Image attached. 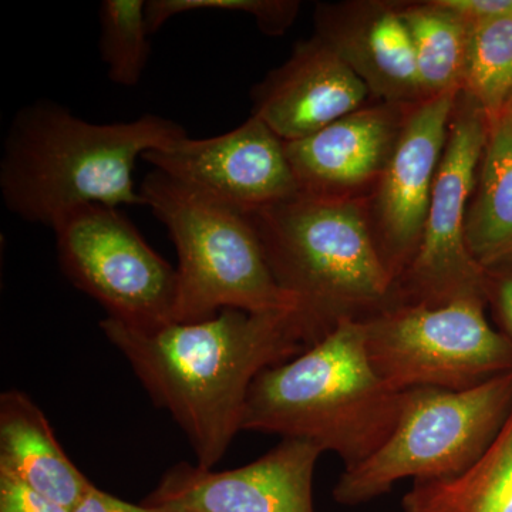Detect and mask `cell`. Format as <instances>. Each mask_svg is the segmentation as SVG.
<instances>
[{
	"label": "cell",
	"instance_id": "1",
	"mask_svg": "<svg viewBox=\"0 0 512 512\" xmlns=\"http://www.w3.org/2000/svg\"><path fill=\"white\" fill-rule=\"evenodd\" d=\"M100 328L151 400L183 430L202 468L214 467L242 431L256 377L316 343L298 311L224 309L198 322L154 329L106 318Z\"/></svg>",
	"mask_w": 512,
	"mask_h": 512
},
{
	"label": "cell",
	"instance_id": "2",
	"mask_svg": "<svg viewBox=\"0 0 512 512\" xmlns=\"http://www.w3.org/2000/svg\"><path fill=\"white\" fill-rule=\"evenodd\" d=\"M187 136L156 114L97 124L56 101L36 100L16 113L3 143V202L23 221L49 228L84 205H144L134 183L136 161Z\"/></svg>",
	"mask_w": 512,
	"mask_h": 512
},
{
	"label": "cell",
	"instance_id": "3",
	"mask_svg": "<svg viewBox=\"0 0 512 512\" xmlns=\"http://www.w3.org/2000/svg\"><path fill=\"white\" fill-rule=\"evenodd\" d=\"M403 397L370 362L362 320L343 319L301 355L256 377L242 431L309 441L350 470L390 439Z\"/></svg>",
	"mask_w": 512,
	"mask_h": 512
},
{
	"label": "cell",
	"instance_id": "4",
	"mask_svg": "<svg viewBox=\"0 0 512 512\" xmlns=\"http://www.w3.org/2000/svg\"><path fill=\"white\" fill-rule=\"evenodd\" d=\"M248 217L272 274L298 299L316 340L340 320H360L363 309L386 308L394 279L355 204L299 192Z\"/></svg>",
	"mask_w": 512,
	"mask_h": 512
},
{
	"label": "cell",
	"instance_id": "5",
	"mask_svg": "<svg viewBox=\"0 0 512 512\" xmlns=\"http://www.w3.org/2000/svg\"><path fill=\"white\" fill-rule=\"evenodd\" d=\"M138 190L177 251L174 323L198 322L224 309L299 311L298 299L272 274L248 215L158 170L148 173Z\"/></svg>",
	"mask_w": 512,
	"mask_h": 512
},
{
	"label": "cell",
	"instance_id": "6",
	"mask_svg": "<svg viewBox=\"0 0 512 512\" xmlns=\"http://www.w3.org/2000/svg\"><path fill=\"white\" fill-rule=\"evenodd\" d=\"M511 412L512 370L466 390H407L390 439L359 466L343 470L333 498L365 504L406 478L416 483L456 476L483 456Z\"/></svg>",
	"mask_w": 512,
	"mask_h": 512
},
{
	"label": "cell",
	"instance_id": "7",
	"mask_svg": "<svg viewBox=\"0 0 512 512\" xmlns=\"http://www.w3.org/2000/svg\"><path fill=\"white\" fill-rule=\"evenodd\" d=\"M481 299L390 305L363 319L370 362L397 392L466 390L512 370V342Z\"/></svg>",
	"mask_w": 512,
	"mask_h": 512
},
{
	"label": "cell",
	"instance_id": "8",
	"mask_svg": "<svg viewBox=\"0 0 512 512\" xmlns=\"http://www.w3.org/2000/svg\"><path fill=\"white\" fill-rule=\"evenodd\" d=\"M59 262L107 318L136 329L174 323L177 272L120 208L84 205L53 224Z\"/></svg>",
	"mask_w": 512,
	"mask_h": 512
},
{
	"label": "cell",
	"instance_id": "9",
	"mask_svg": "<svg viewBox=\"0 0 512 512\" xmlns=\"http://www.w3.org/2000/svg\"><path fill=\"white\" fill-rule=\"evenodd\" d=\"M487 134V117L466 96L450 124L419 247L403 272L402 281L413 298L406 305L488 302L491 274L473 258L466 242L467 204Z\"/></svg>",
	"mask_w": 512,
	"mask_h": 512
},
{
	"label": "cell",
	"instance_id": "10",
	"mask_svg": "<svg viewBox=\"0 0 512 512\" xmlns=\"http://www.w3.org/2000/svg\"><path fill=\"white\" fill-rule=\"evenodd\" d=\"M143 160L185 187L245 215L301 192L285 141L255 116L221 136H187L173 146L148 151Z\"/></svg>",
	"mask_w": 512,
	"mask_h": 512
},
{
	"label": "cell",
	"instance_id": "11",
	"mask_svg": "<svg viewBox=\"0 0 512 512\" xmlns=\"http://www.w3.org/2000/svg\"><path fill=\"white\" fill-rule=\"evenodd\" d=\"M322 453L309 441L282 439L234 470L175 464L143 505L157 512H315L313 476Z\"/></svg>",
	"mask_w": 512,
	"mask_h": 512
},
{
	"label": "cell",
	"instance_id": "12",
	"mask_svg": "<svg viewBox=\"0 0 512 512\" xmlns=\"http://www.w3.org/2000/svg\"><path fill=\"white\" fill-rule=\"evenodd\" d=\"M458 92L424 100L407 120L384 167L379 207L387 251L384 264L394 281L419 247Z\"/></svg>",
	"mask_w": 512,
	"mask_h": 512
},
{
	"label": "cell",
	"instance_id": "13",
	"mask_svg": "<svg viewBox=\"0 0 512 512\" xmlns=\"http://www.w3.org/2000/svg\"><path fill=\"white\" fill-rule=\"evenodd\" d=\"M369 87L322 37L296 47L291 59L255 87L254 113L285 143L318 133L355 113Z\"/></svg>",
	"mask_w": 512,
	"mask_h": 512
},
{
	"label": "cell",
	"instance_id": "14",
	"mask_svg": "<svg viewBox=\"0 0 512 512\" xmlns=\"http://www.w3.org/2000/svg\"><path fill=\"white\" fill-rule=\"evenodd\" d=\"M392 120L382 110L355 111L312 136L285 143L303 194L362 184L386 167Z\"/></svg>",
	"mask_w": 512,
	"mask_h": 512
},
{
	"label": "cell",
	"instance_id": "15",
	"mask_svg": "<svg viewBox=\"0 0 512 512\" xmlns=\"http://www.w3.org/2000/svg\"><path fill=\"white\" fill-rule=\"evenodd\" d=\"M0 473L69 510L93 485L64 453L42 409L20 390L0 396Z\"/></svg>",
	"mask_w": 512,
	"mask_h": 512
},
{
	"label": "cell",
	"instance_id": "16",
	"mask_svg": "<svg viewBox=\"0 0 512 512\" xmlns=\"http://www.w3.org/2000/svg\"><path fill=\"white\" fill-rule=\"evenodd\" d=\"M320 36L352 67L369 90L389 100L423 96L416 53L402 13L376 9L355 22L323 10Z\"/></svg>",
	"mask_w": 512,
	"mask_h": 512
},
{
	"label": "cell",
	"instance_id": "17",
	"mask_svg": "<svg viewBox=\"0 0 512 512\" xmlns=\"http://www.w3.org/2000/svg\"><path fill=\"white\" fill-rule=\"evenodd\" d=\"M488 120L480 180L466 218L471 255L488 272L512 269V103Z\"/></svg>",
	"mask_w": 512,
	"mask_h": 512
},
{
	"label": "cell",
	"instance_id": "18",
	"mask_svg": "<svg viewBox=\"0 0 512 512\" xmlns=\"http://www.w3.org/2000/svg\"><path fill=\"white\" fill-rule=\"evenodd\" d=\"M403 512H512V412L476 463L453 477L416 481Z\"/></svg>",
	"mask_w": 512,
	"mask_h": 512
},
{
	"label": "cell",
	"instance_id": "19",
	"mask_svg": "<svg viewBox=\"0 0 512 512\" xmlns=\"http://www.w3.org/2000/svg\"><path fill=\"white\" fill-rule=\"evenodd\" d=\"M400 13L412 36L421 92L426 100L461 90L470 35L468 20L439 2Z\"/></svg>",
	"mask_w": 512,
	"mask_h": 512
},
{
	"label": "cell",
	"instance_id": "20",
	"mask_svg": "<svg viewBox=\"0 0 512 512\" xmlns=\"http://www.w3.org/2000/svg\"><path fill=\"white\" fill-rule=\"evenodd\" d=\"M470 23L461 89L491 119L512 97V19Z\"/></svg>",
	"mask_w": 512,
	"mask_h": 512
},
{
	"label": "cell",
	"instance_id": "21",
	"mask_svg": "<svg viewBox=\"0 0 512 512\" xmlns=\"http://www.w3.org/2000/svg\"><path fill=\"white\" fill-rule=\"evenodd\" d=\"M147 2L104 0L100 6V56L114 84L136 87L151 53Z\"/></svg>",
	"mask_w": 512,
	"mask_h": 512
},
{
	"label": "cell",
	"instance_id": "22",
	"mask_svg": "<svg viewBox=\"0 0 512 512\" xmlns=\"http://www.w3.org/2000/svg\"><path fill=\"white\" fill-rule=\"evenodd\" d=\"M204 10L248 13L258 20L265 32L279 35L295 19L298 3L282 0H150L146 8L148 29L153 35L177 16Z\"/></svg>",
	"mask_w": 512,
	"mask_h": 512
},
{
	"label": "cell",
	"instance_id": "23",
	"mask_svg": "<svg viewBox=\"0 0 512 512\" xmlns=\"http://www.w3.org/2000/svg\"><path fill=\"white\" fill-rule=\"evenodd\" d=\"M0 512H72L45 495L0 473Z\"/></svg>",
	"mask_w": 512,
	"mask_h": 512
},
{
	"label": "cell",
	"instance_id": "24",
	"mask_svg": "<svg viewBox=\"0 0 512 512\" xmlns=\"http://www.w3.org/2000/svg\"><path fill=\"white\" fill-rule=\"evenodd\" d=\"M439 3L468 22L512 19V0H439Z\"/></svg>",
	"mask_w": 512,
	"mask_h": 512
},
{
	"label": "cell",
	"instance_id": "25",
	"mask_svg": "<svg viewBox=\"0 0 512 512\" xmlns=\"http://www.w3.org/2000/svg\"><path fill=\"white\" fill-rule=\"evenodd\" d=\"M490 274L488 302L493 303L501 332L512 342V269Z\"/></svg>",
	"mask_w": 512,
	"mask_h": 512
},
{
	"label": "cell",
	"instance_id": "26",
	"mask_svg": "<svg viewBox=\"0 0 512 512\" xmlns=\"http://www.w3.org/2000/svg\"><path fill=\"white\" fill-rule=\"evenodd\" d=\"M72 512H157L151 508L141 505H134L114 497V495L104 493L96 485L87 490L82 500L77 503Z\"/></svg>",
	"mask_w": 512,
	"mask_h": 512
},
{
	"label": "cell",
	"instance_id": "27",
	"mask_svg": "<svg viewBox=\"0 0 512 512\" xmlns=\"http://www.w3.org/2000/svg\"><path fill=\"white\" fill-rule=\"evenodd\" d=\"M511 103H512V97H511Z\"/></svg>",
	"mask_w": 512,
	"mask_h": 512
}]
</instances>
